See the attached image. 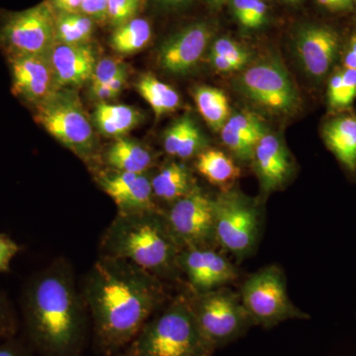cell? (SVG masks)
<instances>
[{
    "label": "cell",
    "instance_id": "1",
    "mask_svg": "<svg viewBox=\"0 0 356 356\" xmlns=\"http://www.w3.org/2000/svg\"><path fill=\"white\" fill-rule=\"evenodd\" d=\"M86 305L103 355L127 348L165 301L159 278L125 259L102 255L89 273Z\"/></svg>",
    "mask_w": 356,
    "mask_h": 356
},
{
    "label": "cell",
    "instance_id": "2",
    "mask_svg": "<svg viewBox=\"0 0 356 356\" xmlns=\"http://www.w3.org/2000/svg\"><path fill=\"white\" fill-rule=\"evenodd\" d=\"M23 316L30 343L42 355H79L86 317L67 270L51 268L33 278L25 290Z\"/></svg>",
    "mask_w": 356,
    "mask_h": 356
},
{
    "label": "cell",
    "instance_id": "3",
    "mask_svg": "<svg viewBox=\"0 0 356 356\" xmlns=\"http://www.w3.org/2000/svg\"><path fill=\"white\" fill-rule=\"evenodd\" d=\"M102 255L125 259L158 278L179 267L181 245L158 210L120 213L102 238Z\"/></svg>",
    "mask_w": 356,
    "mask_h": 356
},
{
    "label": "cell",
    "instance_id": "4",
    "mask_svg": "<svg viewBox=\"0 0 356 356\" xmlns=\"http://www.w3.org/2000/svg\"><path fill=\"white\" fill-rule=\"evenodd\" d=\"M143 356H212L199 329L191 302L178 298L154 316L128 346Z\"/></svg>",
    "mask_w": 356,
    "mask_h": 356
},
{
    "label": "cell",
    "instance_id": "5",
    "mask_svg": "<svg viewBox=\"0 0 356 356\" xmlns=\"http://www.w3.org/2000/svg\"><path fill=\"white\" fill-rule=\"evenodd\" d=\"M34 110L35 121L72 153L84 159L95 153L92 124L74 91L58 88Z\"/></svg>",
    "mask_w": 356,
    "mask_h": 356
},
{
    "label": "cell",
    "instance_id": "6",
    "mask_svg": "<svg viewBox=\"0 0 356 356\" xmlns=\"http://www.w3.org/2000/svg\"><path fill=\"white\" fill-rule=\"evenodd\" d=\"M240 297L252 325L269 329L291 318L307 317L292 303L286 278L276 266L264 267L252 274L243 282Z\"/></svg>",
    "mask_w": 356,
    "mask_h": 356
},
{
    "label": "cell",
    "instance_id": "7",
    "mask_svg": "<svg viewBox=\"0 0 356 356\" xmlns=\"http://www.w3.org/2000/svg\"><path fill=\"white\" fill-rule=\"evenodd\" d=\"M57 13L49 0L31 8L0 14V50L6 57L48 56L56 44Z\"/></svg>",
    "mask_w": 356,
    "mask_h": 356
},
{
    "label": "cell",
    "instance_id": "8",
    "mask_svg": "<svg viewBox=\"0 0 356 356\" xmlns=\"http://www.w3.org/2000/svg\"><path fill=\"white\" fill-rule=\"evenodd\" d=\"M191 306L201 334L214 350L243 336L252 325L240 294L228 288L198 294Z\"/></svg>",
    "mask_w": 356,
    "mask_h": 356
},
{
    "label": "cell",
    "instance_id": "9",
    "mask_svg": "<svg viewBox=\"0 0 356 356\" xmlns=\"http://www.w3.org/2000/svg\"><path fill=\"white\" fill-rule=\"evenodd\" d=\"M261 228V212L252 201L234 192L214 199L215 241L236 259L254 252Z\"/></svg>",
    "mask_w": 356,
    "mask_h": 356
},
{
    "label": "cell",
    "instance_id": "10",
    "mask_svg": "<svg viewBox=\"0 0 356 356\" xmlns=\"http://www.w3.org/2000/svg\"><path fill=\"white\" fill-rule=\"evenodd\" d=\"M165 218L182 248L208 247L215 241L214 200L196 187L172 203Z\"/></svg>",
    "mask_w": 356,
    "mask_h": 356
},
{
    "label": "cell",
    "instance_id": "11",
    "mask_svg": "<svg viewBox=\"0 0 356 356\" xmlns=\"http://www.w3.org/2000/svg\"><path fill=\"white\" fill-rule=\"evenodd\" d=\"M241 86L250 99L275 111H292L298 103L294 84L276 62L252 65L243 74Z\"/></svg>",
    "mask_w": 356,
    "mask_h": 356
},
{
    "label": "cell",
    "instance_id": "12",
    "mask_svg": "<svg viewBox=\"0 0 356 356\" xmlns=\"http://www.w3.org/2000/svg\"><path fill=\"white\" fill-rule=\"evenodd\" d=\"M11 91L21 102L33 108L58 90L53 67L48 56H8Z\"/></svg>",
    "mask_w": 356,
    "mask_h": 356
},
{
    "label": "cell",
    "instance_id": "13",
    "mask_svg": "<svg viewBox=\"0 0 356 356\" xmlns=\"http://www.w3.org/2000/svg\"><path fill=\"white\" fill-rule=\"evenodd\" d=\"M179 267L197 295L219 289L236 278L233 264L209 247L184 248Z\"/></svg>",
    "mask_w": 356,
    "mask_h": 356
},
{
    "label": "cell",
    "instance_id": "14",
    "mask_svg": "<svg viewBox=\"0 0 356 356\" xmlns=\"http://www.w3.org/2000/svg\"><path fill=\"white\" fill-rule=\"evenodd\" d=\"M211 38L212 29L207 23L188 25L161 44L159 64L170 74H185L197 65Z\"/></svg>",
    "mask_w": 356,
    "mask_h": 356
},
{
    "label": "cell",
    "instance_id": "15",
    "mask_svg": "<svg viewBox=\"0 0 356 356\" xmlns=\"http://www.w3.org/2000/svg\"><path fill=\"white\" fill-rule=\"evenodd\" d=\"M58 88L83 86L90 81L97 64L90 44L56 43L48 54Z\"/></svg>",
    "mask_w": 356,
    "mask_h": 356
},
{
    "label": "cell",
    "instance_id": "16",
    "mask_svg": "<svg viewBox=\"0 0 356 356\" xmlns=\"http://www.w3.org/2000/svg\"><path fill=\"white\" fill-rule=\"evenodd\" d=\"M296 49L307 72L314 77H322L336 58L339 38L329 28L309 26L299 33Z\"/></svg>",
    "mask_w": 356,
    "mask_h": 356
},
{
    "label": "cell",
    "instance_id": "17",
    "mask_svg": "<svg viewBox=\"0 0 356 356\" xmlns=\"http://www.w3.org/2000/svg\"><path fill=\"white\" fill-rule=\"evenodd\" d=\"M255 170L264 191L280 188L286 181L291 170V163L281 140L270 134H266L254 147Z\"/></svg>",
    "mask_w": 356,
    "mask_h": 356
},
{
    "label": "cell",
    "instance_id": "18",
    "mask_svg": "<svg viewBox=\"0 0 356 356\" xmlns=\"http://www.w3.org/2000/svg\"><path fill=\"white\" fill-rule=\"evenodd\" d=\"M142 115L134 107L100 102L93 114L95 128L105 137L123 138L139 125Z\"/></svg>",
    "mask_w": 356,
    "mask_h": 356
},
{
    "label": "cell",
    "instance_id": "19",
    "mask_svg": "<svg viewBox=\"0 0 356 356\" xmlns=\"http://www.w3.org/2000/svg\"><path fill=\"white\" fill-rule=\"evenodd\" d=\"M105 161L116 172L146 173L153 165L151 152L140 143L119 138L105 154Z\"/></svg>",
    "mask_w": 356,
    "mask_h": 356
},
{
    "label": "cell",
    "instance_id": "20",
    "mask_svg": "<svg viewBox=\"0 0 356 356\" xmlns=\"http://www.w3.org/2000/svg\"><path fill=\"white\" fill-rule=\"evenodd\" d=\"M325 144L350 170H356V118L334 119L324 128Z\"/></svg>",
    "mask_w": 356,
    "mask_h": 356
},
{
    "label": "cell",
    "instance_id": "21",
    "mask_svg": "<svg viewBox=\"0 0 356 356\" xmlns=\"http://www.w3.org/2000/svg\"><path fill=\"white\" fill-rule=\"evenodd\" d=\"M202 134L191 117L178 119L166 130L163 147L170 156L185 159L192 158L202 149Z\"/></svg>",
    "mask_w": 356,
    "mask_h": 356
},
{
    "label": "cell",
    "instance_id": "22",
    "mask_svg": "<svg viewBox=\"0 0 356 356\" xmlns=\"http://www.w3.org/2000/svg\"><path fill=\"white\" fill-rule=\"evenodd\" d=\"M152 187L154 197L175 203L191 193L195 186L186 166L179 163L165 165L153 178Z\"/></svg>",
    "mask_w": 356,
    "mask_h": 356
},
{
    "label": "cell",
    "instance_id": "23",
    "mask_svg": "<svg viewBox=\"0 0 356 356\" xmlns=\"http://www.w3.org/2000/svg\"><path fill=\"white\" fill-rule=\"evenodd\" d=\"M196 168L210 184L228 186L240 177L241 170L233 159L218 149H207L198 154Z\"/></svg>",
    "mask_w": 356,
    "mask_h": 356
},
{
    "label": "cell",
    "instance_id": "24",
    "mask_svg": "<svg viewBox=\"0 0 356 356\" xmlns=\"http://www.w3.org/2000/svg\"><path fill=\"white\" fill-rule=\"evenodd\" d=\"M194 102L199 113L213 131L219 132L229 118V100L220 89L202 86L195 89Z\"/></svg>",
    "mask_w": 356,
    "mask_h": 356
},
{
    "label": "cell",
    "instance_id": "25",
    "mask_svg": "<svg viewBox=\"0 0 356 356\" xmlns=\"http://www.w3.org/2000/svg\"><path fill=\"white\" fill-rule=\"evenodd\" d=\"M137 89L152 107L156 118L172 113L179 107L180 98L177 90L159 81L153 74H143L138 81Z\"/></svg>",
    "mask_w": 356,
    "mask_h": 356
},
{
    "label": "cell",
    "instance_id": "26",
    "mask_svg": "<svg viewBox=\"0 0 356 356\" xmlns=\"http://www.w3.org/2000/svg\"><path fill=\"white\" fill-rule=\"evenodd\" d=\"M152 34L149 21L136 17L115 28L110 37V46L116 53L131 55L146 48Z\"/></svg>",
    "mask_w": 356,
    "mask_h": 356
},
{
    "label": "cell",
    "instance_id": "27",
    "mask_svg": "<svg viewBox=\"0 0 356 356\" xmlns=\"http://www.w3.org/2000/svg\"><path fill=\"white\" fill-rule=\"evenodd\" d=\"M96 22L81 13H57L56 43L89 44L95 33Z\"/></svg>",
    "mask_w": 356,
    "mask_h": 356
},
{
    "label": "cell",
    "instance_id": "28",
    "mask_svg": "<svg viewBox=\"0 0 356 356\" xmlns=\"http://www.w3.org/2000/svg\"><path fill=\"white\" fill-rule=\"evenodd\" d=\"M233 10L241 24L247 28H257L264 24L266 6L262 0H233Z\"/></svg>",
    "mask_w": 356,
    "mask_h": 356
},
{
    "label": "cell",
    "instance_id": "29",
    "mask_svg": "<svg viewBox=\"0 0 356 356\" xmlns=\"http://www.w3.org/2000/svg\"><path fill=\"white\" fill-rule=\"evenodd\" d=\"M226 124L254 146H257L259 140L266 134L261 122L250 114L234 115L229 117Z\"/></svg>",
    "mask_w": 356,
    "mask_h": 356
},
{
    "label": "cell",
    "instance_id": "30",
    "mask_svg": "<svg viewBox=\"0 0 356 356\" xmlns=\"http://www.w3.org/2000/svg\"><path fill=\"white\" fill-rule=\"evenodd\" d=\"M210 54L227 58L232 64L235 65L238 70L243 69L250 58V53L245 48L228 38L218 39L211 47Z\"/></svg>",
    "mask_w": 356,
    "mask_h": 356
},
{
    "label": "cell",
    "instance_id": "31",
    "mask_svg": "<svg viewBox=\"0 0 356 356\" xmlns=\"http://www.w3.org/2000/svg\"><path fill=\"white\" fill-rule=\"evenodd\" d=\"M142 0H109L107 22L118 27L137 16Z\"/></svg>",
    "mask_w": 356,
    "mask_h": 356
},
{
    "label": "cell",
    "instance_id": "32",
    "mask_svg": "<svg viewBox=\"0 0 356 356\" xmlns=\"http://www.w3.org/2000/svg\"><path fill=\"white\" fill-rule=\"evenodd\" d=\"M124 74H127V70L118 60L112 58H103L95 65V72L90 79V88L108 83Z\"/></svg>",
    "mask_w": 356,
    "mask_h": 356
},
{
    "label": "cell",
    "instance_id": "33",
    "mask_svg": "<svg viewBox=\"0 0 356 356\" xmlns=\"http://www.w3.org/2000/svg\"><path fill=\"white\" fill-rule=\"evenodd\" d=\"M221 137L225 146L238 159L242 161H250L254 158L255 146L243 139L242 136L238 135L227 124L221 130Z\"/></svg>",
    "mask_w": 356,
    "mask_h": 356
},
{
    "label": "cell",
    "instance_id": "34",
    "mask_svg": "<svg viewBox=\"0 0 356 356\" xmlns=\"http://www.w3.org/2000/svg\"><path fill=\"white\" fill-rule=\"evenodd\" d=\"M126 81H127V74H121L108 83L90 88L91 95L102 102L113 99V98L120 95L124 86H125Z\"/></svg>",
    "mask_w": 356,
    "mask_h": 356
},
{
    "label": "cell",
    "instance_id": "35",
    "mask_svg": "<svg viewBox=\"0 0 356 356\" xmlns=\"http://www.w3.org/2000/svg\"><path fill=\"white\" fill-rule=\"evenodd\" d=\"M19 250V245L13 238L0 234V273H6L10 269L11 262Z\"/></svg>",
    "mask_w": 356,
    "mask_h": 356
},
{
    "label": "cell",
    "instance_id": "36",
    "mask_svg": "<svg viewBox=\"0 0 356 356\" xmlns=\"http://www.w3.org/2000/svg\"><path fill=\"white\" fill-rule=\"evenodd\" d=\"M15 331V318L13 310L4 297L0 294V339L13 337Z\"/></svg>",
    "mask_w": 356,
    "mask_h": 356
},
{
    "label": "cell",
    "instance_id": "37",
    "mask_svg": "<svg viewBox=\"0 0 356 356\" xmlns=\"http://www.w3.org/2000/svg\"><path fill=\"white\" fill-rule=\"evenodd\" d=\"M109 0H83L81 13L86 14L96 23L107 22Z\"/></svg>",
    "mask_w": 356,
    "mask_h": 356
},
{
    "label": "cell",
    "instance_id": "38",
    "mask_svg": "<svg viewBox=\"0 0 356 356\" xmlns=\"http://www.w3.org/2000/svg\"><path fill=\"white\" fill-rule=\"evenodd\" d=\"M341 77H343V86H341L339 108L348 106L356 97V70L346 69L341 72Z\"/></svg>",
    "mask_w": 356,
    "mask_h": 356
},
{
    "label": "cell",
    "instance_id": "39",
    "mask_svg": "<svg viewBox=\"0 0 356 356\" xmlns=\"http://www.w3.org/2000/svg\"><path fill=\"white\" fill-rule=\"evenodd\" d=\"M0 356H28V351L22 343L10 337L0 341Z\"/></svg>",
    "mask_w": 356,
    "mask_h": 356
},
{
    "label": "cell",
    "instance_id": "40",
    "mask_svg": "<svg viewBox=\"0 0 356 356\" xmlns=\"http://www.w3.org/2000/svg\"><path fill=\"white\" fill-rule=\"evenodd\" d=\"M341 86H343V77H341V72H339L332 77L329 83V90H327V98L332 108H339Z\"/></svg>",
    "mask_w": 356,
    "mask_h": 356
},
{
    "label": "cell",
    "instance_id": "41",
    "mask_svg": "<svg viewBox=\"0 0 356 356\" xmlns=\"http://www.w3.org/2000/svg\"><path fill=\"white\" fill-rule=\"evenodd\" d=\"M56 13H81L83 0H49Z\"/></svg>",
    "mask_w": 356,
    "mask_h": 356
},
{
    "label": "cell",
    "instance_id": "42",
    "mask_svg": "<svg viewBox=\"0 0 356 356\" xmlns=\"http://www.w3.org/2000/svg\"><path fill=\"white\" fill-rule=\"evenodd\" d=\"M209 58L211 65L214 67V69L219 70L221 72H231L238 70L236 69L235 65L232 64L227 58L221 57V56L214 55V54H209Z\"/></svg>",
    "mask_w": 356,
    "mask_h": 356
},
{
    "label": "cell",
    "instance_id": "43",
    "mask_svg": "<svg viewBox=\"0 0 356 356\" xmlns=\"http://www.w3.org/2000/svg\"><path fill=\"white\" fill-rule=\"evenodd\" d=\"M344 67L356 70V35L351 39L350 51L344 58Z\"/></svg>",
    "mask_w": 356,
    "mask_h": 356
},
{
    "label": "cell",
    "instance_id": "44",
    "mask_svg": "<svg viewBox=\"0 0 356 356\" xmlns=\"http://www.w3.org/2000/svg\"><path fill=\"white\" fill-rule=\"evenodd\" d=\"M317 1L332 10H343V9L351 8L353 6V4L346 0H317Z\"/></svg>",
    "mask_w": 356,
    "mask_h": 356
},
{
    "label": "cell",
    "instance_id": "45",
    "mask_svg": "<svg viewBox=\"0 0 356 356\" xmlns=\"http://www.w3.org/2000/svg\"><path fill=\"white\" fill-rule=\"evenodd\" d=\"M156 1L165 8L177 9L188 6L192 0H156Z\"/></svg>",
    "mask_w": 356,
    "mask_h": 356
},
{
    "label": "cell",
    "instance_id": "46",
    "mask_svg": "<svg viewBox=\"0 0 356 356\" xmlns=\"http://www.w3.org/2000/svg\"><path fill=\"white\" fill-rule=\"evenodd\" d=\"M227 0H209L211 6L213 7H219L226 2Z\"/></svg>",
    "mask_w": 356,
    "mask_h": 356
},
{
    "label": "cell",
    "instance_id": "47",
    "mask_svg": "<svg viewBox=\"0 0 356 356\" xmlns=\"http://www.w3.org/2000/svg\"><path fill=\"white\" fill-rule=\"evenodd\" d=\"M118 356H143L140 355H137V353H133V351H130L127 350V348H125L124 350L123 353H121L120 355Z\"/></svg>",
    "mask_w": 356,
    "mask_h": 356
},
{
    "label": "cell",
    "instance_id": "48",
    "mask_svg": "<svg viewBox=\"0 0 356 356\" xmlns=\"http://www.w3.org/2000/svg\"><path fill=\"white\" fill-rule=\"evenodd\" d=\"M346 1L350 2V3L353 4V0H346Z\"/></svg>",
    "mask_w": 356,
    "mask_h": 356
},
{
    "label": "cell",
    "instance_id": "49",
    "mask_svg": "<svg viewBox=\"0 0 356 356\" xmlns=\"http://www.w3.org/2000/svg\"><path fill=\"white\" fill-rule=\"evenodd\" d=\"M286 1L294 2V1H297V0H286Z\"/></svg>",
    "mask_w": 356,
    "mask_h": 356
}]
</instances>
